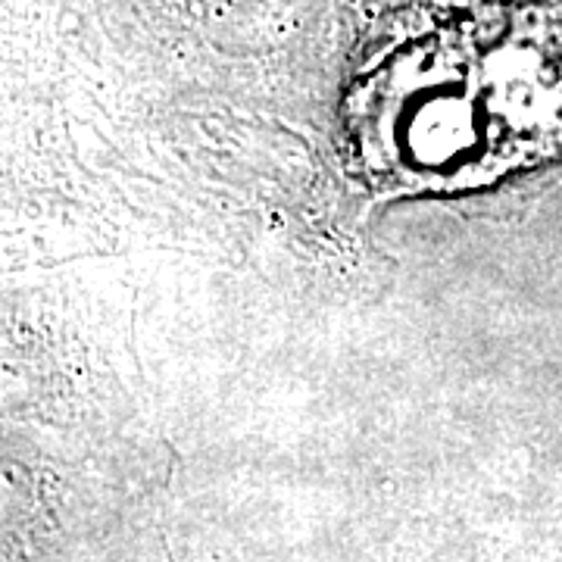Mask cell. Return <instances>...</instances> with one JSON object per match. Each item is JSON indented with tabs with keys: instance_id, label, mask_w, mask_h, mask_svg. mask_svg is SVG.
<instances>
[{
	"instance_id": "cell-1",
	"label": "cell",
	"mask_w": 562,
	"mask_h": 562,
	"mask_svg": "<svg viewBox=\"0 0 562 562\" xmlns=\"http://www.w3.org/2000/svg\"><path fill=\"white\" fill-rule=\"evenodd\" d=\"M362 162L401 184L491 179L562 150V16L487 29L384 69L353 103Z\"/></svg>"
}]
</instances>
